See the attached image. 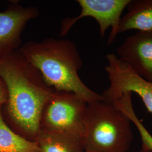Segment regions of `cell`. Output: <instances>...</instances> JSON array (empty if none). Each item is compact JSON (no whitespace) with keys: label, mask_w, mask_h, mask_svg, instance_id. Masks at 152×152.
<instances>
[{"label":"cell","mask_w":152,"mask_h":152,"mask_svg":"<svg viewBox=\"0 0 152 152\" xmlns=\"http://www.w3.org/2000/svg\"><path fill=\"white\" fill-rule=\"evenodd\" d=\"M0 77L7 91L2 107L4 120L18 134L34 142L44 106L55 90L18 50L0 59Z\"/></svg>","instance_id":"cell-1"},{"label":"cell","mask_w":152,"mask_h":152,"mask_svg":"<svg viewBox=\"0 0 152 152\" xmlns=\"http://www.w3.org/2000/svg\"><path fill=\"white\" fill-rule=\"evenodd\" d=\"M18 51L56 91L73 92L87 103L103 99L100 94L91 90L80 77L78 71L82 60L73 42L54 38L29 41L23 44Z\"/></svg>","instance_id":"cell-2"},{"label":"cell","mask_w":152,"mask_h":152,"mask_svg":"<svg viewBox=\"0 0 152 152\" xmlns=\"http://www.w3.org/2000/svg\"><path fill=\"white\" fill-rule=\"evenodd\" d=\"M131 122L113 103H87L82 139L85 152H127L133 140Z\"/></svg>","instance_id":"cell-3"},{"label":"cell","mask_w":152,"mask_h":152,"mask_svg":"<svg viewBox=\"0 0 152 152\" xmlns=\"http://www.w3.org/2000/svg\"><path fill=\"white\" fill-rule=\"evenodd\" d=\"M87 105L73 92L55 91L42 110L41 130L82 139Z\"/></svg>","instance_id":"cell-4"},{"label":"cell","mask_w":152,"mask_h":152,"mask_svg":"<svg viewBox=\"0 0 152 152\" xmlns=\"http://www.w3.org/2000/svg\"><path fill=\"white\" fill-rule=\"evenodd\" d=\"M109 86L101 95L104 101L113 103L124 94L135 93L141 98L149 112L152 114V82L137 75L129 65L114 54L105 57Z\"/></svg>","instance_id":"cell-5"},{"label":"cell","mask_w":152,"mask_h":152,"mask_svg":"<svg viewBox=\"0 0 152 152\" xmlns=\"http://www.w3.org/2000/svg\"><path fill=\"white\" fill-rule=\"evenodd\" d=\"M131 0H77L81 11L75 18H66L62 22L60 36H64L76 22L86 17L94 18L98 23L100 34L104 38L109 28L111 27L107 44H113L117 36V29L121 15Z\"/></svg>","instance_id":"cell-6"},{"label":"cell","mask_w":152,"mask_h":152,"mask_svg":"<svg viewBox=\"0 0 152 152\" xmlns=\"http://www.w3.org/2000/svg\"><path fill=\"white\" fill-rule=\"evenodd\" d=\"M38 9L12 2L0 11V59L18 51L22 45V34L27 24L38 16Z\"/></svg>","instance_id":"cell-7"},{"label":"cell","mask_w":152,"mask_h":152,"mask_svg":"<svg viewBox=\"0 0 152 152\" xmlns=\"http://www.w3.org/2000/svg\"><path fill=\"white\" fill-rule=\"evenodd\" d=\"M117 53L137 75L152 82V32H138L127 37Z\"/></svg>","instance_id":"cell-8"},{"label":"cell","mask_w":152,"mask_h":152,"mask_svg":"<svg viewBox=\"0 0 152 152\" xmlns=\"http://www.w3.org/2000/svg\"><path fill=\"white\" fill-rule=\"evenodd\" d=\"M121 18L117 35L131 30L152 32V0H131Z\"/></svg>","instance_id":"cell-9"},{"label":"cell","mask_w":152,"mask_h":152,"mask_svg":"<svg viewBox=\"0 0 152 152\" xmlns=\"http://www.w3.org/2000/svg\"><path fill=\"white\" fill-rule=\"evenodd\" d=\"M41 152H85L82 139L41 130L36 140Z\"/></svg>","instance_id":"cell-10"},{"label":"cell","mask_w":152,"mask_h":152,"mask_svg":"<svg viewBox=\"0 0 152 152\" xmlns=\"http://www.w3.org/2000/svg\"><path fill=\"white\" fill-rule=\"evenodd\" d=\"M0 106V152H41L35 142L18 134L6 124Z\"/></svg>","instance_id":"cell-11"},{"label":"cell","mask_w":152,"mask_h":152,"mask_svg":"<svg viewBox=\"0 0 152 152\" xmlns=\"http://www.w3.org/2000/svg\"><path fill=\"white\" fill-rule=\"evenodd\" d=\"M116 105L136 126L141 137L142 145L152 150V135L138 118L133 108L130 96H126L121 98L117 102Z\"/></svg>","instance_id":"cell-12"},{"label":"cell","mask_w":152,"mask_h":152,"mask_svg":"<svg viewBox=\"0 0 152 152\" xmlns=\"http://www.w3.org/2000/svg\"><path fill=\"white\" fill-rule=\"evenodd\" d=\"M7 99V91L5 83L0 77V106H3Z\"/></svg>","instance_id":"cell-13"},{"label":"cell","mask_w":152,"mask_h":152,"mask_svg":"<svg viewBox=\"0 0 152 152\" xmlns=\"http://www.w3.org/2000/svg\"><path fill=\"white\" fill-rule=\"evenodd\" d=\"M138 152H152V149L142 145V148Z\"/></svg>","instance_id":"cell-14"},{"label":"cell","mask_w":152,"mask_h":152,"mask_svg":"<svg viewBox=\"0 0 152 152\" xmlns=\"http://www.w3.org/2000/svg\"></svg>","instance_id":"cell-15"}]
</instances>
